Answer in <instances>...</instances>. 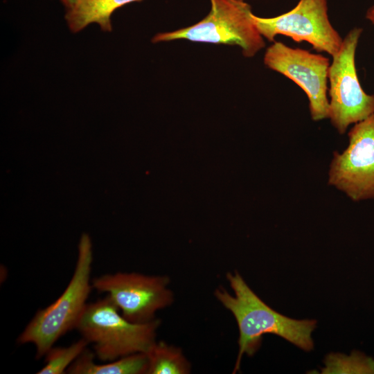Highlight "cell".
<instances>
[{
  "label": "cell",
  "mask_w": 374,
  "mask_h": 374,
  "mask_svg": "<svg viewBox=\"0 0 374 374\" xmlns=\"http://www.w3.org/2000/svg\"><path fill=\"white\" fill-rule=\"evenodd\" d=\"M147 374H188L191 365L181 348L163 341H155L146 353Z\"/></svg>",
  "instance_id": "12"
},
{
  "label": "cell",
  "mask_w": 374,
  "mask_h": 374,
  "mask_svg": "<svg viewBox=\"0 0 374 374\" xmlns=\"http://www.w3.org/2000/svg\"><path fill=\"white\" fill-rule=\"evenodd\" d=\"M263 60L269 69L290 79L306 93L312 121L328 118V57L275 41L266 49Z\"/></svg>",
  "instance_id": "9"
},
{
  "label": "cell",
  "mask_w": 374,
  "mask_h": 374,
  "mask_svg": "<svg viewBox=\"0 0 374 374\" xmlns=\"http://www.w3.org/2000/svg\"><path fill=\"white\" fill-rule=\"evenodd\" d=\"M348 145L335 152L328 183L354 202L374 199V114L348 133Z\"/></svg>",
  "instance_id": "7"
},
{
  "label": "cell",
  "mask_w": 374,
  "mask_h": 374,
  "mask_svg": "<svg viewBox=\"0 0 374 374\" xmlns=\"http://www.w3.org/2000/svg\"><path fill=\"white\" fill-rule=\"evenodd\" d=\"M253 20L261 35L269 42L282 35L297 43L306 42L317 51L332 57L343 42L329 20L326 0H299L285 13L271 18L253 15Z\"/></svg>",
  "instance_id": "8"
},
{
  "label": "cell",
  "mask_w": 374,
  "mask_h": 374,
  "mask_svg": "<svg viewBox=\"0 0 374 374\" xmlns=\"http://www.w3.org/2000/svg\"><path fill=\"white\" fill-rule=\"evenodd\" d=\"M161 321L145 323L127 320L107 295L87 303L75 329L93 344L95 355L103 362H111L137 353H147L156 341Z\"/></svg>",
  "instance_id": "3"
},
{
  "label": "cell",
  "mask_w": 374,
  "mask_h": 374,
  "mask_svg": "<svg viewBox=\"0 0 374 374\" xmlns=\"http://www.w3.org/2000/svg\"><path fill=\"white\" fill-rule=\"evenodd\" d=\"M324 363L322 373L374 374V359L358 351H353L349 356L331 353Z\"/></svg>",
  "instance_id": "13"
},
{
  "label": "cell",
  "mask_w": 374,
  "mask_h": 374,
  "mask_svg": "<svg viewBox=\"0 0 374 374\" xmlns=\"http://www.w3.org/2000/svg\"><path fill=\"white\" fill-rule=\"evenodd\" d=\"M66 9L69 8L75 0H60Z\"/></svg>",
  "instance_id": "16"
},
{
  "label": "cell",
  "mask_w": 374,
  "mask_h": 374,
  "mask_svg": "<svg viewBox=\"0 0 374 374\" xmlns=\"http://www.w3.org/2000/svg\"><path fill=\"white\" fill-rule=\"evenodd\" d=\"M362 28L351 29L332 56L328 71L329 117L341 134L348 127L374 114V94L362 89L355 65V53Z\"/></svg>",
  "instance_id": "5"
},
{
  "label": "cell",
  "mask_w": 374,
  "mask_h": 374,
  "mask_svg": "<svg viewBox=\"0 0 374 374\" xmlns=\"http://www.w3.org/2000/svg\"><path fill=\"white\" fill-rule=\"evenodd\" d=\"M208 15L197 24L172 32L160 33L154 43L175 39L237 45L246 57H253L265 46L251 6L244 0H210Z\"/></svg>",
  "instance_id": "4"
},
{
  "label": "cell",
  "mask_w": 374,
  "mask_h": 374,
  "mask_svg": "<svg viewBox=\"0 0 374 374\" xmlns=\"http://www.w3.org/2000/svg\"><path fill=\"white\" fill-rule=\"evenodd\" d=\"M95 353L87 348L69 366L71 374H147L148 359L146 353H137L103 364L93 362Z\"/></svg>",
  "instance_id": "11"
},
{
  "label": "cell",
  "mask_w": 374,
  "mask_h": 374,
  "mask_svg": "<svg viewBox=\"0 0 374 374\" xmlns=\"http://www.w3.org/2000/svg\"><path fill=\"white\" fill-rule=\"evenodd\" d=\"M91 284L93 289L107 294L121 314L133 323L154 319L157 311L174 301L166 276L116 272L95 277Z\"/></svg>",
  "instance_id": "6"
},
{
  "label": "cell",
  "mask_w": 374,
  "mask_h": 374,
  "mask_svg": "<svg viewBox=\"0 0 374 374\" xmlns=\"http://www.w3.org/2000/svg\"><path fill=\"white\" fill-rule=\"evenodd\" d=\"M226 279L233 295L222 287L214 295L232 313L238 326L239 352L233 371L238 370L244 354L251 356L259 349L265 334L278 335L305 351L313 349L312 333L317 321L296 320L277 312L256 294L237 271L227 273Z\"/></svg>",
  "instance_id": "1"
},
{
  "label": "cell",
  "mask_w": 374,
  "mask_h": 374,
  "mask_svg": "<svg viewBox=\"0 0 374 374\" xmlns=\"http://www.w3.org/2000/svg\"><path fill=\"white\" fill-rule=\"evenodd\" d=\"M366 18L374 24V6L370 7L366 13Z\"/></svg>",
  "instance_id": "15"
},
{
  "label": "cell",
  "mask_w": 374,
  "mask_h": 374,
  "mask_svg": "<svg viewBox=\"0 0 374 374\" xmlns=\"http://www.w3.org/2000/svg\"><path fill=\"white\" fill-rule=\"evenodd\" d=\"M89 343L83 337L67 347L52 346L45 354V365L37 374H62L87 348Z\"/></svg>",
  "instance_id": "14"
},
{
  "label": "cell",
  "mask_w": 374,
  "mask_h": 374,
  "mask_svg": "<svg viewBox=\"0 0 374 374\" xmlns=\"http://www.w3.org/2000/svg\"><path fill=\"white\" fill-rule=\"evenodd\" d=\"M141 0H75L64 16L69 30L78 33L91 24L103 31L112 30L111 16L119 8Z\"/></svg>",
  "instance_id": "10"
},
{
  "label": "cell",
  "mask_w": 374,
  "mask_h": 374,
  "mask_svg": "<svg viewBox=\"0 0 374 374\" xmlns=\"http://www.w3.org/2000/svg\"><path fill=\"white\" fill-rule=\"evenodd\" d=\"M92 262L91 240L88 234L83 233L74 272L67 287L53 303L36 312L17 338L19 344L35 346L37 359L44 356L62 336L75 329L93 289Z\"/></svg>",
  "instance_id": "2"
}]
</instances>
